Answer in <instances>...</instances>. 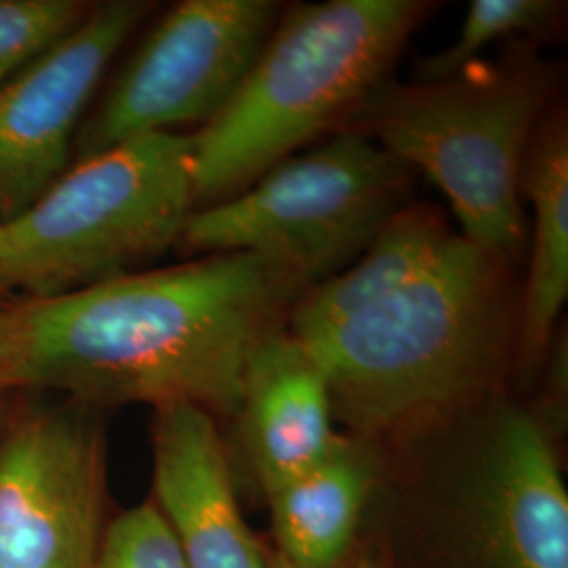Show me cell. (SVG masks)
<instances>
[{
  "mask_svg": "<svg viewBox=\"0 0 568 568\" xmlns=\"http://www.w3.org/2000/svg\"><path fill=\"white\" fill-rule=\"evenodd\" d=\"M520 291L516 265L408 203L305 291L286 331L323 368L347 434L413 440L490 403L516 361Z\"/></svg>",
  "mask_w": 568,
  "mask_h": 568,
  "instance_id": "1",
  "label": "cell"
},
{
  "mask_svg": "<svg viewBox=\"0 0 568 568\" xmlns=\"http://www.w3.org/2000/svg\"><path fill=\"white\" fill-rule=\"evenodd\" d=\"M87 13L79 0H0V87L70 34Z\"/></svg>",
  "mask_w": 568,
  "mask_h": 568,
  "instance_id": "16",
  "label": "cell"
},
{
  "mask_svg": "<svg viewBox=\"0 0 568 568\" xmlns=\"http://www.w3.org/2000/svg\"><path fill=\"white\" fill-rule=\"evenodd\" d=\"M310 288L251 253L140 270L23 310V387L84 405L187 403L234 417L255 349Z\"/></svg>",
  "mask_w": 568,
  "mask_h": 568,
  "instance_id": "2",
  "label": "cell"
},
{
  "mask_svg": "<svg viewBox=\"0 0 568 568\" xmlns=\"http://www.w3.org/2000/svg\"><path fill=\"white\" fill-rule=\"evenodd\" d=\"M234 417L265 493L318 464L337 438L325 373L286 328L251 356Z\"/></svg>",
  "mask_w": 568,
  "mask_h": 568,
  "instance_id": "12",
  "label": "cell"
},
{
  "mask_svg": "<svg viewBox=\"0 0 568 568\" xmlns=\"http://www.w3.org/2000/svg\"><path fill=\"white\" fill-rule=\"evenodd\" d=\"M565 13L567 4L556 0H471L457 39L417 61L410 82L447 81L485 60L488 49L499 42L544 41L560 32Z\"/></svg>",
  "mask_w": 568,
  "mask_h": 568,
  "instance_id": "15",
  "label": "cell"
},
{
  "mask_svg": "<svg viewBox=\"0 0 568 568\" xmlns=\"http://www.w3.org/2000/svg\"><path fill=\"white\" fill-rule=\"evenodd\" d=\"M95 568H190L154 501L126 509L103 530Z\"/></svg>",
  "mask_w": 568,
  "mask_h": 568,
  "instance_id": "17",
  "label": "cell"
},
{
  "mask_svg": "<svg viewBox=\"0 0 568 568\" xmlns=\"http://www.w3.org/2000/svg\"><path fill=\"white\" fill-rule=\"evenodd\" d=\"M192 213V133L126 140L0 225V288L41 302L140 272L180 244Z\"/></svg>",
  "mask_w": 568,
  "mask_h": 568,
  "instance_id": "5",
  "label": "cell"
},
{
  "mask_svg": "<svg viewBox=\"0 0 568 568\" xmlns=\"http://www.w3.org/2000/svg\"><path fill=\"white\" fill-rule=\"evenodd\" d=\"M560 70L532 42H509L447 81L384 82L347 122L436 183L459 232L514 265L525 257L520 178L528 148L558 103Z\"/></svg>",
  "mask_w": 568,
  "mask_h": 568,
  "instance_id": "4",
  "label": "cell"
},
{
  "mask_svg": "<svg viewBox=\"0 0 568 568\" xmlns=\"http://www.w3.org/2000/svg\"><path fill=\"white\" fill-rule=\"evenodd\" d=\"M26 345H23V310L21 305L0 304V396L23 387Z\"/></svg>",
  "mask_w": 568,
  "mask_h": 568,
  "instance_id": "18",
  "label": "cell"
},
{
  "mask_svg": "<svg viewBox=\"0 0 568 568\" xmlns=\"http://www.w3.org/2000/svg\"><path fill=\"white\" fill-rule=\"evenodd\" d=\"M457 455L467 558L476 568H568V493L532 410L478 406Z\"/></svg>",
  "mask_w": 568,
  "mask_h": 568,
  "instance_id": "9",
  "label": "cell"
},
{
  "mask_svg": "<svg viewBox=\"0 0 568 568\" xmlns=\"http://www.w3.org/2000/svg\"><path fill=\"white\" fill-rule=\"evenodd\" d=\"M150 2L110 0L0 87V225L20 217L68 171L82 114Z\"/></svg>",
  "mask_w": 568,
  "mask_h": 568,
  "instance_id": "10",
  "label": "cell"
},
{
  "mask_svg": "<svg viewBox=\"0 0 568 568\" xmlns=\"http://www.w3.org/2000/svg\"><path fill=\"white\" fill-rule=\"evenodd\" d=\"M95 406L30 410L0 436V568H95L105 440Z\"/></svg>",
  "mask_w": 568,
  "mask_h": 568,
  "instance_id": "8",
  "label": "cell"
},
{
  "mask_svg": "<svg viewBox=\"0 0 568 568\" xmlns=\"http://www.w3.org/2000/svg\"><path fill=\"white\" fill-rule=\"evenodd\" d=\"M270 568H293V567H288V565H286V562H284V560H281V558H278V556H276V558H274V560H270ZM344 568V567H342Z\"/></svg>",
  "mask_w": 568,
  "mask_h": 568,
  "instance_id": "19",
  "label": "cell"
},
{
  "mask_svg": "<svg viewBox=\"0 0 568 568\" xmlns=\"http://www.w3.org/2000/svg\"><path fill=\"white\" fill-rule=\"evenodd\" d=\"M154 493L190 568H270L246 527L215 417L175 403L156 408L152 427Z\"/></svg>",
  "mask_w": 568,
  "mask_h": 568,
  "instance_id": "11",
  "label": "cell"
},
{
  "mask_svg": "<svg viewBox=\"0 0 568 568\" xmlns=\"http://www.w3.org/2000/svg\"><path fill=\"white\" fill-rule=\"evenodd\" d=\"M415 171L354 131H339L265 171L241 194L190 215L192 255L251 253L310 286L352 264L410 203Z\"/></svg>",
  "mask_w": 568,
  "mask_h": 568,
  "instance_id": "6",
  "label": "cell"
},
{
  "mask_svg": "<svg viewBox=\"0 0 568 568\" xmlns=\"http://www.w3.org/2000/svg\"><path fill=\"white\" fill-rule=\"evenodd\" d=\"M2 429H4V427H2V422H0V436H2Z\"/></svg>",
  "mask_w": 568,
  "mask_h": 568,
  "instance_id": "20",
  "label": "cell"
},
{
  "mask_svg": "<svg viewBox=\"0 0 568 568\" xmlns=\"http://www.w3.org/2000/svg\"><path fill=\"white\" fill-rule=\"evenodd\" d=\"M375 466L373 443L337 434L318 464L267 490L278 558L293 568H342Z\"/></svg>",
  "mask_w": 568,
  "mask_h": 568,
  "instance_id": "14",
  "label": "cell"
},
{
  "mask_svg": "<svg viewBox=\"0 0 568 568\" xmlns=\"http://www.w3.org/2000/svg\"><path fill=\"white\" fill-rule=\"evenodd\" d=\"M432 7L326 0L281 11L239 91L192 133L194 211L241 194L272 166L344 131L392 79Z\"/></svg>",
  "mask_w": 568,
  "mask_h": 568,
  "instance_id": "3",
  "label": "cell"
},
{
  "mask_svg": "<svg viewBox=\"0 0 568 568\" xmlns=\"http://www.w3.org/2000/svg\"><path fill=\"white\" fill-rule=\"evenodd\" d=\"M520 194L532 227L514 366L528 382L541 371L568 297V122L558 103L530 142Z\"/></svg>",
  "mask_w": 568,
  "mask_h": 568,
  "instance_id": "13",
  "label": "cell"
},
{
  "mask_svg": "<svg viewBox=\"0 0 568 568\" xmlns=\"http://www.w3.org/2000/svg\"><path fill=\"white\" fill-rule=\"evenodd\" d=\"M281 11L272 0H185L173 7L81 122L77 159L140 135L175 133L187 124L203 129L239 91Z\"/></svg>",
  "mask_w": 568,
  "mask_h": 568,
  "instance_id": "7",
  "label": "cell"
}]
</instances>
